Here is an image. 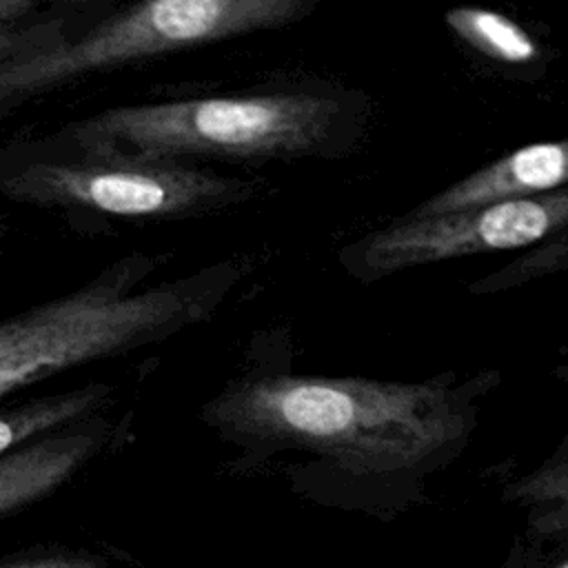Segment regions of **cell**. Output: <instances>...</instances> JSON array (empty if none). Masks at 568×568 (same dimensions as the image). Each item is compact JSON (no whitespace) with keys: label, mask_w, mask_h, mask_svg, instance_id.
<instances>
[{"label":"cell","mask_w":568,"mask_h":568,"mask_svg":"<svg viewBox=\"0 0 568 568\" xmlns=\"http://www.w3.org/2000/svg\"><path fill=\"white\" fill-rule=\"evenodd\" d=\"M0 235H2V224H0Z\"/></svg>","instance_id":"16"},{"label":"cell","mask_w":568,"mask_h":568,"mask_svg":"<svg viewBox=\"0 0 568 568\" xmlns=\"http://www.w3.org/2000/svg\"><path fill=\"white\" fill-rule=\"evenodd\" d=\"M73 149V146H69ZM9 200L135 220H182L215 213L255 195V184L173 160L73 149L0 171Z\"/></svg>","instance_id":"5"},{"label":"cell","mask_w":568,"mask_h":568,"mask_svg":"<svg viewBox=\"0 0 568 568\" xmlns=\"http://www.w3.org/2000/svg\"><path fill=\"white\" fill-rule=\"evenodd\" d=\"M344 122V104L317 93L191 98L111 106L60 131L64 146L155 160L233 162L320 155Z\"/></svg>","instance_id":"3"},{"label":"cell","mask_w":568,"mask_h":568,"mask_svg":"<svg viewBox=\"0 0 568 568\" xmlns=\"http://www.w3.org/2000/svg\"><path fill=\"white\" fill-rule=\"evenodd\" d=\"M38 0H0V27H16L38 11Z\"/></svg>","instance_id":"15"},{"label":"cell","mask_w":568,"mask_h":568,"mask_svg":"<svg viewBox=\"0 0 568 568\" xmlns=\"http://www.w3.org/2000/svg\"><path fill=\"white\" fill-rule=\"evenodd\" d=\"M524 510V541L568 552V459H552L506 490Z\"/></svg>","instance_id":"10"},{"label":"cell","mask_w":568,"mask_h":568,"mask_svg":"<svg viewBox=\"0 0 568 568\" xmlns=\"http://www.w3.org/2000/svg\"><path fill=\"white\" fill-rule=\"evenodd\" d=\"M501 568H568V552L541 550L517 539L506 552Z\"/></svg>","instance_id":"14"},{"label":"cell","mask_w":568,"mask_h":568,"mask_svg":"<svg viewBox=\"0 0 568 568\" xmlns=\"http://www.w3.org/2000/svg\"><path fill=\"white\" fill-rule=\"evenodd\" d=\"M160 257L131 253L82 286L0 320V402L69 368L122 357L202 322L244 273L222 262L153 282Z\"/></svg>","instance_id":"2"},{"label":"cell","mask_w":568,"mask_h":568,"mask_svg":"<svg viewBox=\"0 0 568 568\" xmlns=\"http://www.w3.org/2000/svg\"><path fill=\"white\" fill-rule=\"evenodd\" d=\"M306 0H151L87 33L0 64V109L69 80L113 67L300 22Z\"/></svg>","instance_id":"4"},{"label":"cell","mask_w":568,"mask_h":568,"mask_svg":"<svg viewBox=\"0 0 568 568\" xmlns=\"http://www.w3.org/2000/svg\"><path fill=\"white\" fill-rule=\"evenodd\" d=\"M568 226V189L499 200L468 211L397 217L351 246V264L364 277L388 275L408 266L530 246Z\"/></svg>","instance_id":"6"},{"label":"cell","mask_w":568,"mask_h":568,"mask_svg":"<svg viewBox=\"0 0 568 568\" xmlns=\"http://www.w3.org/2000/svg\"><path fill=\"white\" fill-rule=\"evenodd\" d=\"M113 388L104 382H89L62 393H49L0 406V457L24 442L64 428L100 413Z\"/></svg>","instance_id":"9"},{"label":"cell","mask_w":568,"mask_h":568,"mask_svg":"<svg viewBox=\"0 0 568 568\" xmlns=\"http://www.w3.org/2000/svg\"><path fill=\"white\" fill-rule=\"evenodd\" d=\"M64 24L67 18H47L16 27H0V64L64 40Z\"/></svg>","instance_id":"12"},{"label":"cell","mask_w":568,"mask_h":568,"mask_svg":"<svg viewBox=\"0 0 568 568\" xmlns=\"http://www.w3.org/2000/svg\"><path fill=\"white\" fill-rule=\"evenodd\" d=\"M446 24L473 49L506 62L526 64L539 55L535 40L508 16L477 7H457L446 11Z\"/></svg>","instance_id":"11"},{"label":"cell","mask_w":568,"mask_h":568,"mask_svg":"<svg viewBox=\"0 0 568 568\" xmlns=\"http://www.w3.org/2000/svg\"><path fill=\"white\" fill-rule=\"evenodd\" d=\"M113 426L102 413L44 433L0 457V517L22 510L75 477L109 444Z\"/></svg>","instance_id":"7"},{"label":"cell","mask_w":568,"mask_h":568,"mask_svg":"<svg viewBox=\"0 0 568 568\" xmlns=\"http://www.w3.org/2000/svg\"><path fill=\"white\" fill-rule=\"evenodd\" d=\"M561 189H568V138L521 146L430 195L404 217L446 215L499 200L548 195Z\"/></svg>","instance_id":"8"},{"label":"cell","mask_w":568,"mask_h":568,"mask_svg":"<svg viewBox=\"0 0 568 568\" xmlns=\"http://www.w3.org/2000/svg\"><path fill=\"white\" fill-rule=\"evenodd\" d=\"M204 417L240 444L306 450L359 481L433 470L473 428L450 388L359 377L242 379L209 402Z\"/></svg>","instance_id":"1"},{"label":"cell","mask_w":568,"mask_h":568,"mask_svg":"<svg viewBox=\"0 0 568 568\" xmlns=\"http://www.w3.org/2000/svg\"><path fill=\"white\" fill-rule=\"evenodd\" d=\"M0 568H106L100 559L73 550H47L31 552L11 559H2Z\"/></svg>","instance_id":"13"}]
</instances>
